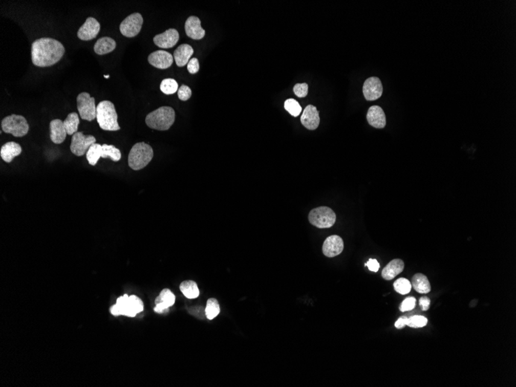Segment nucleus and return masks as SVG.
Listing matches in <instances>:
<instances>
[{
    "instance_id": "f257e3e1",
    "label": "nucleus",
    "mask_w": 516,
    "mask_h": 387,
    "mask_svg": "<svg viewBox=\"0 0 516 387\" xmlns=\"http://www.w3.org/2000/svg\"><path fill=\"white\" fill-rule=\"evenodd\" d=\"M64 54V47L60 41L53 38H40L32 44V62L35 66L39 68L56 64L61 60Z\"/></svg>"
},
{
    "instance_id": "f03ea898",
    "label": "nucleus",
    "mask_w": 516,
    "mask_h": 387,
    "mask_svg": "<svg viewBox=\"0 0 516 387\" xmlns=\"http://www.w3.org/2000/svg\"><path fill=\"white\" fill-rule=\"evenodd\" d=\"M96 119L104 131L116 132L121 129L118 123V114L112 101H102L98 104Z\"/></svg>"
},
{
    "instance_id": "7ed1b4c3",
    "label": "nucleus",
    "mask_w": 516,
    "mask_h": 387,
    "mask_svg": "<svg viewBox=\"0 0 516 387\" xmlns=\"http://www.w3.org/2000/svg\"><path fill=\"white\" fill-rule=\"evenodd\" d=\"M176 113L173 107L163 106L147 115L145 123L150 128L166 131L175 121Z\"/></svg>"
},
{
    "instance_id": "20e7f679",
    "label": "nucleus",
    "mask_w": 516,
    "mask_h": 387,
    "mask_svg": "<svg viewBox=\"0 0 516 387\" xmlns=\"http://www.w3.org/2000/svg\"><path fill=\"white\" fill-rule=\"evenodd\" d=\"M154 156L153 148L145 142L135 144L129 153L128 165L132 169H142L148 165Z\"/></svg>"
},
{
    "instance_id": "39448f33",
    "label": "nucleus",
    "mask_w": 516,
    "mask_h": 387,
    "mask_svg": "<svg viewBox=\"0 0 516 387\" xmlns=\"http://www.w3.org/2000/svg\"><path fill=\"white\" fill-rule=\"evenodd\" d=\"M1 126L4 133L16 138L24 137L30 130L27 119L22 115H11L6 117L3 119Z\"/></svg>"
},
{
    "instance_id": "423d86ee",
    "label": "nucleus",
    "mask_w": 516,
    "mask_h": 387,
    "mask_svg": "<svg viewBox=\"0 0 516 387\" xmlns=\"http://www.w3.org/2000/svg\"><path fill=\"white\" fill-rule=\"evenodd\" d=\"M309 220L312 225L318 228H329L335 224L336 215L331 208L320 206L311 211Z\"/></svg>"
},
{
    "instance_id": "0eeeda50",
    "label": "nucleus",
    "mask_w": 516,
    "mask_h": 387,
    "mask_svg": "<svg viewBox=\"0 0 516 387\" xmlns=\"http://www.w3.org/2000/svg\"><path fill=\"white\" fill-rule=\"evenodd\" d=\"M77 110L80 118L86 121H92L97 117V107L95 99L90 94L82 92L77 98Z\"/></svg>"
},
{
    "instance_id": "6e6552de",
    "label": "nucleus",
    "mask_w": 516,
    "mask_h": 387,
    "mask_svg": "<svg viewBox=\"0 0 516 387\" xmlns=\"http://www.w3.org/2000/svg\"><path fill=\"white\" fill-rule=\"evenodd\" d=\"M143 24V17L140 13L129 15L120 24V32L126 37H135L140 33Z\"/></svg>"
},
{
    "instance_id": "1a4fd4ad",
    "label": "nucleus",
    "mask_w": 516,
    "mask_h": 387,
    "mask_svg": "<svg viewBox=\"0 0 516 387\" xmlns=\"http://www.w3.org/2000/svg\"><path fill=\"white\" fill-rule=\"evenodd\" d=\"M95 143H96V139L93 136H85L81 132H77L73 135L71 139V153L77 156H83Z\"/></svg>"
},
{
    "instance_id": "9d476101",
    "label": "nucleus",
    "mask_w": 516,
    "mask_h": 387,
    "mask_svg": "<svg viewBox=\"0 0 516 387\" xmlns=\"http://www.w3.org/2000/svg\"><path fill=\"white\" fill-rule=\"evenodd\" d=\"M101 30V25L96 19L89 17L77 31V37L83 41L92 40L97 37Z\"/></svg>"
},
{
    "instance_id": "9b49d317",
    "label": "nucleus",
    "mask_w": 516,
    "mask_h": 387,
    "mask_svg": "<svg viewBox=\"0 0 516 387\" xmlns=\"http://www.w3.org/2000/svg\"><path fill=\"white\" fill-rule=\"evenodd\" d=\"M382 82L376 77L367 79L363 84L362 92L367 101H373L379 99L382 95Z\"/></svg>"
},
{
    "instance_id": "f8f14e48",
    "label": "nucleus",
    "mask_w": 516,
    "mask_h": 387,
    "mask_svg": "<svg viewBox=\"0 0 516 387\" xmlns=\"http://www.w3.org/2000/svg\"><path fill=\"white\" fill-rule=\"evenodd\" d=\"M180 39V34L176 29H168L164 33L156 35L153 38L155 45L160 48L168 49L177 45Z\"/></svg>"
},
{
    "instance_id": "ddd939ff",
    "label": "nucleus",
    "mask_w": 516,
    "mask_h": 387,
    "mask_svg": "<svg viewBox=\"0 0 516 387\" xmlns=\"http://www.w3.org/2000/svg\"><path fill=\"white\" fill-rule=\"evenodd\" d=\"M148 63L158 69L165 70L174 63V57L165 51H156L148 57Z\"/></svg>"
},
{
    "instance_id": "4468645a",
    "label": "nucleus",
    "mask_w": 516,
    "mask_h": 387,
    "mask_svg": "<svg viewBox=\"0 0 516 387\" xmlns=\"http://www.w3.org/2000/svg\"><path fill=\"white\" fill-rule=\"evenodd\" d=\"M343 249H344L343 240L339 236L332 235L325 241L322 251L328 257H334L339 255L343 251Z\"/></svg>"
},
{
    "instance_id": "2eb2a0df",
    "label": "nucleus",
    "mask_w": 516,
    "mask_h": 387,
    "mask_svg": "<svg viewBox=\"0 0 516 387\" xmlns=\"http://www.w3.org/2000/svg\"><path fill=\"white\" fill-rule=\"evenodd\" d=\"M175 302V294L168 288H165V289L162 290L159 295L156 297V300H155L156 306L155 307L154 311L156 313L159 314L167 312L168 310V308L174 306Z\"/></svg>"
},
{
    "instance_id": "dca6fc26",
    "label": "nucleus",
    "mask_w": 516,
    "mask_h": 387,
    "mask_svg": "<svg viewBox=\"0 0 516 387\" xmlns=\"http://www.w3.org/2000/svg\"><path fill=\"white\" fill-rule=\"evenodd\" d=\"M300 122L309 130H315L320 123L319 112L316 107L311 104L308 105L302 115Z\"/></svg>"
},
{
    "instance_id": "f3484780",
    "label": "nucleus",
    "mask_w": 516,
    "mask_h": 387,
    "mask_svg": "<svg viewBox=\"0 0 516 387\" xmlns=\"http://www.w3.org/2000/svg\"><path fill=\"white\" fill-rule=\"evenodd\" d=\"M186 35L192 39H201L204 37L206 32L201 27V21L197 16H189L185 24Z\"/></svg>"
},
{
    "instance_id": "a211bd4d",
    "label": "nucleus",
    "mask_w": 516,
    "mask_h": 387,
    "mask_svg": "<svg viewBox=\"0 0 516 387\" xmlns=\"http://www.w3.org/2000/svg\"><path fill=\"white\" fill-rule=\"evenodd\" d=\"M367 121L369 124L376 128H383L386 124L385 115L382 107L379 106H372L367 113Z\"/></svg>"
},
{
    "instance_id": "6ab92c4d",
    "label": "nucleus",
    "mask_w": 516,
    "mask_h": 387,
    "mask_svg": "<svg viewBox=\"0 0 516 387\" xmlns=\"http://www.w3.org/2000/svg\"><path fill=\"white\" fill-rule=\"evenodd\" d=\"M51 139L54 144L60 145L66 139L67 133L63 121L60 119L52 120L50 123Z\"/></svg>"
},
{
    "instance_id": "aec40b11",
    "label": "nucleus",
    "mask_w": 516,
    "mask_h": 387,
    "mask_svg": "<svg viewBox=\"0 0 516 387\" xmlns=\"http://www.w3.org/2000/svg\"><path fill=\"white\" fill-rule=\"evenodd\" d=\"M21 153H22V147L19 144L14 142H10L4 144L1 147L0 156H1L3 160L5 161L7 163H10L13 159L19 156Z\"/></svg>"
},
{
    "instance_id": "412c9836",
    "label": "nucleus",
    "mask_w": 516,
    "mask_h": 387,
    "mask_svg": "<svg viewBox=\"0 0 516 387\" xmlns=\"http://www.w3.org/2000/svg\"><path fill=\"white\" fill-rule=\"evenodd\" d=\"M404 269V262L400 259L391 261L382 271V277L385 280L391 281L397 277Z\"/></svg>"
},
{
    "instance_id": "4be33fe9",
    "label": "nucleus",
    "mask_w": 516,
    "mask_h": 387,
    "mask_svg": "<svg viewBox=\"0 0 516 387\" xmlns=\"http://www.w3.org/2000/svg\"><path fill=\"white\" fill-rule=\"evenodd\" d=\"M193 49L189 45H181L174 51V57L178 67H184L188 64L190 57L193 54Z\"/></svg>"
},
{
    "instance_id": "5701e85b",
    "label": "nucleus",
    "mask_w": 516,
    "mask_h": 387,
    "mask_svg": "<svg viewBox=\"0 0 516 387\" xmlns=\"http://www.w3.org/2000/svg\"><path fill=\"white\" fill-rule=\"evenodd\" d=\"M116 46L115 39L109 36H104L98 39L95 42L94 51L98 55H104L115 51Z\"/></svg>"
},
{
    "instance_id": "b1692460",
    "label": "nucleus",
    "mask_w": 516,
    "mask_h": 387,
    "mask_svg": "<svg viewBox=\"0 0 516 387\" xmlns=\"http://www.w3.org/2000/svg\"><path fill=\"white\" fill-rule=\"evenodd\" d=\"M411 285L415 291L420 294H427L432 290V286L427 277L420 273L416 274L413 277Z\"/></svg>"
},
{
    "instance_id": "393cba45",
    "label": "nucleus",
    "mask_w": 516,
    "mask_h": 387,
    "mask_svg": "<svg viewBox=\"0 0 516 387\" xmlns=\"http://www.w3.org/2000/svg\"><path fill=\"white\" fill-rule=\"evenodd\" d=\"M180 291L185 297L189 299L197 298L200 295V290L197 283L193 281H185L180 284Z\"/></svg>"
},
{
    "instance_id": "a878e982",
    "label": "nucleus",
    "mask_w": 516,
    "mask_h": 387,
    "mask_svg": "<svg viewBox=\"0 0 516 387\" xmlns=\"http://www.w3.org/2000/svg\"><path fill=\"white\" fill-rule=\"evenodd\" d=\"M143 309V303L139 297L136 295L129 296L127 300V312H128L127 317L132 318L136 317V315L142 312Z\"/></svg>"
},
{
    "instance_id": "bb28decb",
    "label": "nucleus",
    "mask_w": 516,
    "mask_h": 387,
    "mask_svg": "<svg viewBox=\"0 0 516 387\" xmlns=\"http://www.w3.org/2000/svg\"><path fill=\"white\" fill-rule=\"evenodd\" d=\"M129 296L127 294L121 296L117 299L116 304L111 308V313L115 316L124 315L127 316V300Z\"/></svg>"
},
{
    "instance_id": "cd10ccee",
    "label": "nucleus",
    "mask_w": 516,
    "mask_h": 387,
    "mask_svg": "<svg viewBox=\"0 0 516 387\" xmlns=\"http://www.w3.org/2000/svg\"><path fill=\"white\" fill-rule=\"evenodd\" d=\"M67 133L69 136H73L77 133L79 124H80V119L78 115L75 112L70 113L67 117L66 119L63 121Z\"/></svg>"
},
{
    "instance_id": "c85d7f7f",
    "label": "nucleus",
    "mask_w": 516,
    "mask_h": 387,
    "mask_svg": "<svg viewBox=\"0 0 516 387\" xmlns=\"http://www.w3.org/2000/svg\"><path fill=\"white\" fill-rule=\"evenodd\" d=\"M86 158L91 165H96L100 158H102V145L98 143L92 145L86 153Z\"/></svg>"
},
{
    "instance_id": "c756f323",
    "label": "nucleus",
    "mask_w": 516,
    "mask_h": 387,
    "mask_svg": "<svg viewBox=\"0 0 516 387\" xmlns=\"http://www.w3.org/2000/svg\"><path fill=\"white\" fill-rule=\"evenodd\" d=\"M220 312H221V307H220L218 300L215 298L208 299L206 309H205L206 318L209 320H212L219 315Z\"/></svg>"
},
{
    "instance_id": "7c9ffc66",
    "label": "nucleus",
    "mask_w": 516,
    "mask_h": 387,
    "mask_svg": "<svg viewBox=\"0 0 516 387\" xmlns=\"http://www.w3.org/2000/svg\"><path fill=\"white\" fill-rule=\"evenodd\" d=\"M102 158H109L114 162H118L121 158V151L114 145L104 144L102 145Z\"/></svg>"
},
{
    "instance_id": "2f4dec72",
    "label": "nucleus",
    "mask_w": 516,
    "mask_h": 387,
    "mask_svg": "<svg viewBox=\"0 0 516 387\" xmlns=\"http://www.w3.org/2000/svg\"><path fill=\"white\" fill-rule=\"evenodd\" d=\"M160 90L165 95H174L178 92V83L173 78L164 79L160 84Z\"/></svg>"
},
{
    "instance_id": "473e14b6",
    "label": "nucleus",
    "mask_w": 516,
    "mask_h": 387,
    "mask_svg": "<svg viewBox=\"0 0 516 387\" xmlns=\"http://www.w3.org/2000/svg\"><path fill=\"white\" fill-rule=\"evenodd\" d=\"M394 289L397 293L400 294H406L410 293L412 288L411 282L407 279L401 278L397 279L394 284Z\"/></svg>"
},
{
    "instance_id": "72a5a7b5",
    "label": "nucleus",
    "mask_w": 516,
    "mask_h": 387,
    "mask_svg": "<svg viewBox=\"0 0 516 387\" xmlns=\"http://www.w3.org/2000/svg\"><path fill=\"white\" fill-rule=\"evenodd\" d=\"M285 109L287 112H289V114L294 117L298 116L303 110L299 103L293 98H290V99L285 101Z\"/></svg>"
},
{
    "instance_id": "f704fd0d",
    "label": "nucleus",
    "mask_w": 516,
    "mask_h": 387,
    "mask_svg": "<svg viewBox=\"0 0 516 387\" xmlns=\"http://www.w3.org/2000/svg\"><path fill=\"white\" fill-rule=\"evenodd\" d=\"M427 324V319L422 315H414V316L407 318L406 326L411 328H422L424 327Z\"/></svg>"
},
{
    "instance_id": "c9c22d12",
    "label": "nucleus",
    "mask_w": 516,
    "mask_h": 387,
    "mask_svg": "<svg viewBox=\"0 0 516 387\" xmlns=\"http://www.w3.org/2000/svg\"><path fill=\"white\" fill-rule=\"evenodd\" d=\"M294 93L298 98H305L309 93V85L306 83H297L294 87Z\"/></svg>"
},
{
    "instance_id": "e433bc0d",
    "label": "nucleus",
    "mask_w": 516,
    "mask_h": 387,
    "mask_svg": "<svg viewBox=\"0 0 516 387\" xmlns=\"http://www.w3.org/2000/svg\"><path fill=\"white\" fill-rule=\"evenodd\" d=\"M416 306V299L414 297H407L405 299L400 306V309L401 312H408L413 310Z\"/></svg>"
},
{
    "instance_id": "4c0bfd02",
    "label": "nucleus",
    "mask_w": 516,
    "mask_h": 387,
    "mask_svg": "<svg viewBox=\"0 0 516 387\" xmlns=\"http://www.w3.org/2000/svg\"><path fill=\"white\" fill-rule=\"evenodd\" d=\"M192 96V91L190 88L186 85H182L178 90V97L181 101H186Z\"/></svg>"
},
{
    "instance_id": "58836bf2",
    "label": "nucleus",
    "mask_w": 516,
    "mask_h": 387,
    "mask_svg": "<svg viewBox=\"0 0 516 387\" xmlns=\"http://www.w3.org/2000/svg\"><path fill=\"white\" fill-rule=\"evenodd\" d=\"M187 69L190 74H197L200 70V63H199L198 59H190L187 64Z\"/></svg>"
},
{
    "instance_id": "ea45409f",
    "label": "nucleus",
    "mask_w": 516,
    "mask_h": 387,
    "mask_svg": "<svg viewBox=\"0 0 516 387\" xmlns=\"http://www.w3.org/2000/svg\"><path fill=\"white\" fill-rule=\"evenodd\" d=\"M365 266L368 267L369 270L373 272H377L379 269V262L376 259H370L368 262L365 264Z\"/></svg>"
},
{
    "instance_id": "a19ab883",
    "label": "nucleus",
    "mask_w": 516,
    "mask_h": 387,
    "mask_svg": "<svg viewBox=\"0 0 516 387\" xmlns=\"http://www.w3.org/2000/svg\"><path fill=\"white\" fill-rule=\"evenodd\" d=\"M420 306L421 307L422 310L427 311L429 309V306H431V300H429V297H420Z\"/></svg>"
},
{
    "instance_id": "79ce46f5",
    "label": "nucleus",
    "mask_w": 516,
    "mask_h": 387,
    "mask_svg": "<svg viewBox=\"0 0 516 387\" xmlns=\"http://www.w3.org/2000/svg\"><path fill=\"white\" fill-rule=\"evenodd\" d=\"M406 321H407V318L406 317H401V318H399L395 323V327L397 329H403L404 326H406Z\"/></svg>"
},
{
    "instance_id": "37998d69",
    "label": "nucleus",
    "mask_w": 516,
    "mask_h": 387,
    "mask_svg": "<svg viewBox=\"0 0 516 387\" xmlns=\"http://www.w3.org/2000/svg\"><path fill=\"white\" fill-rule=\"evenodd\" d=\"M104 77H105V78L107 79V78H109V77H110V76H109V75H104Z\"/></svg>"
}]
</instances>
